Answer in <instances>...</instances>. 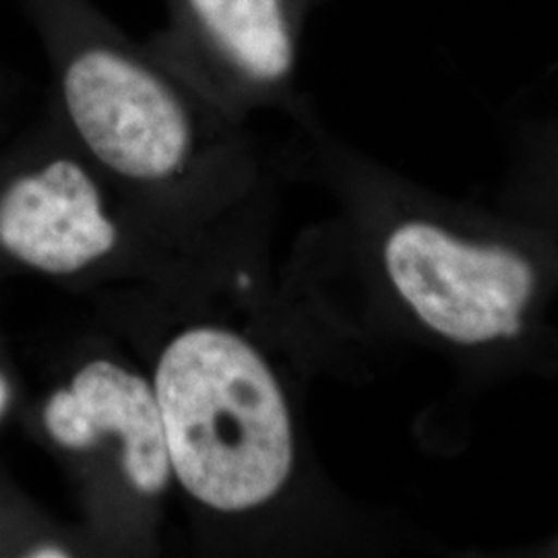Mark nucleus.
Segmentation results:
<instances>
[{
  "label": "nucleus",
  "instance_id": "f257e3e1",
  "mask_svg": "<svg viewBox=\"0 0 558 558\" xmlns=\"http://www.w3.org/2000/svg\"><path fill=\"white\" fill-rule=\"evenodd\" d=\"M379 269L416 336L465 379L558 375V226L447 207L385 226Z\"/></svg>",
  "mask_w": 558,
  "mask_h": 558
},
{
  "label": "nucleus",
  "instance_id": "f03ea898",
  "mask_svg": "<svg viewBox=\"0 0 558 558\" xmlns=\"http://www.w3.org/2000/svg\"><path fill=\"white\" fill-rule=\"evenodd\" d=\"M163 439L182 488L221 513L276 499L296 465L294 422L271 366L236 333L195 327L156 371Z\"/></svg>",
  "mask_w": 558,
  "mask_h": 558
},
{
  "label": "nucleus",
  "instance_id": "7ed1b4c3",
  "mask_svg": "<svg viewBox=\"0 0 558 558\" xmlns=\"http://www.w3.org/2000/svg\"><path fill=\"white\" fill-rule=\"evenodd\" d=\"M57 50L66 117L96 163L143 186L191 172L199 151L191 81L87 0H60Z\"/></svg>",
  "mask_w": 558,
  "mask_h": 558
},
{
  "label": "nucleus",
  "instance_id": "20e7f679",
  "mask_svg": "<svg viewBox=\"0 0 558 558\" xmlns=\"http://www.w3.org/2000/svg\"><path fill=\"white\" fill-rule=\"evenodd\" d=\"M168 25L147 41L180 75L239 96L281 89L296 64L290 0H166Z\"/></svg>",
  "mask_w": 558,
  "mask_h": 558
},
{
  "label": "nucleus",
  "instance_id": "39448f33",
  "mask_svg": "<svg viewBox=\"0 0 558 558\" xmlns=\"http://www.w3.org/2000/svg\"><path fill=\"white\" fill-rule=\"evenodd\" d=\"M0 244L36 269L73 274L114 248L117 228L94 174L73 158H54L0 195Z\"/></svg>",
  "mask_w": 558,
  "mask_h": 558
},
{
  "label": "nucleus",
  "instance_id": "423d86ee",
  "mask_svg": "<svg viewBox=\"0 0 558 558\" xmlns=\"http://www.w3.org/2000/svg\"><path fill=\"white\" fill-rule=\"evenodd\" d=\"M44 422L66 449H87L101 437L122 442V465L143 495H158L172 474L156 389L114 362L83 366L66 389L57 391Z\"/></svg>",
  "mask_w": 558,
  "mask_h": 558
},
{
  "label": "nucleus",
  "instance_id": "0eeeda50",
  "mask_svg": "<svg viewBox=\"0 0 558 558\" xmlns=\"http://www.w3.org/2000/svg\"><path fill=\"white\" fill-rule=\"evenodd\" d=\"M29 557H52V558H59V557H66V553L62 550V548H59V546H41V548H36L34 553H29Z\"/></svg>",
  "mask_w": 558,
  "mask_h": 558
},
{
  "label": "nucleus",
  "instance_id": "6e6552de",
  "mask_svg": "<svg viewBox=\"0 0 558 558\" xmlns=\"http://www.w3.org/2000/svg\"><path fill=\"white\" fill-rule=\"evenodd\" d=\"M536 555H550V557H558V534L548 539L546 544H542Z\"/></svg>",
  "mask_w": 558,
  "mask_h": 558
},
{
  "label": "nucleus",
  "instance_id": "1a4fd4ad",
  "mask_svg": "<svg viewBox=\"0 0 558 558\" xmlns=\"http://www.w3.org/2000/svg\"><path fill=\"white\" fill-rule=\"evenodd\" d=\"M7 403H9V387H7V383H4V379L0 377V414L4 412Z\"/></svg>",
  "mask_w": 558,
  "mask_h": 558
}]
</instances>
